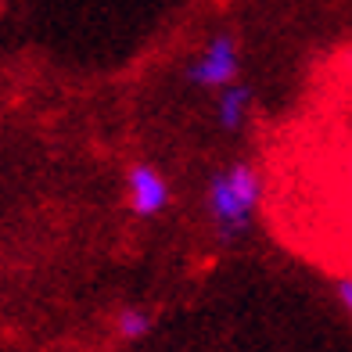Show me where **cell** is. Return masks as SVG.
<instances>
[{"label":"cell","instance_id":"obj_7","mask_svg":"<svg viewBox=\"0 0 352 352\" xmlns=\"http://www.w3.org/2000/svg\"><path fill=\"white\" fill-rule=\"evenodd\" d=\"M345 173H349V184H352V158H349V166H345Z\"/></svg>","mask_w":352,"mask_h":352},{"label":"cell","instance_id":"obj_3","mask_svg":"<svg viewBox=\"0 0 352 352\" xmlns=\"http://www.w3.org/2000/svg\"><path fill=\"white\" fill-rule=\"evenodd\" d=\"M130 198L137 216H158L169 205V184L155 166H133L130 169Z\"/></svg>","mask_w":352,"mask_h":352},{"label":"cell","instance_id":"obj_5","mask_svg":"<svg viewBox=\"0 0 352 352\" xmlns=\"http://www.w3.org/2000/svg\"><path fill=\"white\" fill-rule=\"evenodd\" d=\"M116 331H119V338L137 342V338H144V334L151 331V313L140 309V306H126L116 316Z\"/></svg>","mask_w":352,"mask_h":352},{"label":"cell","instance_id":"obj_2","mask_svg":"<svg viewBox=\"0 0 352 352\" xmlns=\"http://www.w3.org/2000/svg\"><path fill=\"white\" fill-rule=\"evenodd\" d=\"M237 72H241V51H237V36L227 29L212 33V40L201 47V54H195L184 69L187 83L205 90H223L237 83Z\"/></svg>","mask_w":352,"mask_h":352},{"label":"cell","instance_id":"obj_1","mask_svg":"<svg viewBox=\"0 0 352 352\" xmlns=\"http://www.w3.org/2000/svg\"><path fill=\"white\" fill-rule=\"evenodd\" d=\"M255 205H259V176L248 162H234L209 176V212L227 241H237L252 227Z\"/></svg>","mask_w":352,"mask_h":352},{"label":"cell","instance_id":"obj_4","mask_svg":"<svg viewBox=\"0 0 352 352\" xmlns=\"http://www.w3.org/2000/svg\"><path fill=\"white\" fill-rule=\"evenodd\" d=\"M248 101H252V87L248 83H230L219 90V101H216V111H219V126L227 133H237L245 122V111H248Z\"/></svg>","mask_w":352,"mask_h":352},{"label":"cell","instance_id":"obj_6","mask_svg":"<svg viewBox=\"0 0 352 352\" xmlns=\"http://www.w3.org/2000/svg\"><path fill=\"white\" fill-rule=\"evenodd\" d=\"M334 295H338V302L345 306V313L352 316V277H338V284H334Z\"/></svg>","mask_w":352,"mask_h":352}]
</instances>
